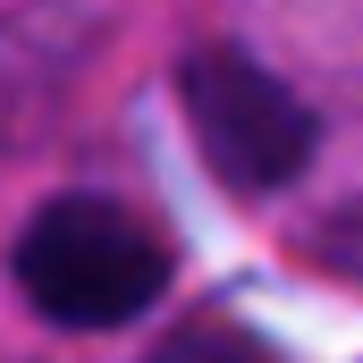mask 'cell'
Listing matches in <instances>:
<instances>
[{"mask_svg": "<svg viewBox=\"0 0 363 363\" xmlns=\"http://www.w3.org/2000/svg\"><path fill=\"white\" fill-rule=\"evenodd\" d=\"M144 363H271L262 338H245V330H220V321H194L178 338H161Z\"/></svg>", "mask_w": 363, "mask_h": 363, "instance_id": "cell-3", "label": "cell"}, {"mask_svg": "<svg viewBox=\"0 0 363 363\" xmlns=\"http://www.w3.org/2000/svg\"><path fill=\"white\" fill-rule=\"evenodd\" d=\"M17 287L60 330H127L169 287V237L110 194H60L17 237Z\"/></svg>", "mask_w": 363, "mask_h": 363, "instance_id": "cell-1", "label": "cell"}, {"mask_svg": "<svg viewBox=\"0 0 363 363\" xmlns=\"http://www.w3.org/2000/svg\"><path fill=\"white\" fill-rule=\"evenodd\" d=\"M178 110L194 127V144H203V161H211V178H228L237 194H279L313 161V110L237 43L186 51Z\"/></svg>", "mask_w": 363, "mask_h": 363, "instance_id": "cell-2", "label": "cell"}]
</instances>
